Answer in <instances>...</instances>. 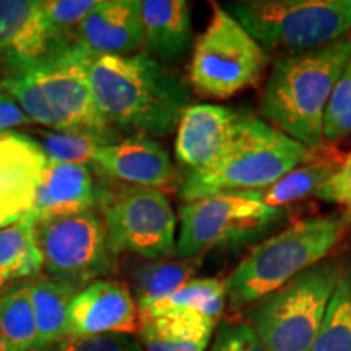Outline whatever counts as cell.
Masks as SVG:
<instances>
[{
  "instance_id": "obj_7",
  "label": "cell",
  "mask_w": 351,
  "mask_h": 351,
  "mask_svg": "<svg viewBox=\"0 0 351 351\" xmlns=\"http://www.w3.org/2000/svg\"><path fill=\"white\" fill-rule=\"evenodd\" d=\"M267 51L225 7L212 2L207 28L197 38L189 82L200 96L228 99L261 80Z\"/></svg>"
},
{
  "instance_id": "obj_11",
  "label": "cell",
  "mask_w": 351,
  "mask_h": 351,
  "mask_svg": "<svg viewBox=\"0 0 351 351\" xmlns=\"http://www.w3.org/2000/svg\"><path fill=\"white\" fill-rule=\"evenodd\" d=\"M80 44L70 43L41 62L25 67L41 88L44 99L67 134H93L117 138V132L99 112L88 83Z\"/></svg>"
},
{
  "instance_id": "obj_21",
  "label": "cell",
  "mask_w": 351,
  "mask_h": 351,
  "mask_svg": "<svg viewBox=\"0 0 351 351\" xmlns=\"http://www.w3.org/2000/svg\"><path fill=\"white\" fill-rule=\"evenodd\" d=\"M320 152L322 148L315 153L314 158L291 169L270 186L257 191H244L243 194L274 208H285L293 202L315 195V192L339 171L345 160L337 153Z\"/></svg>"
},
{
  "instance_id": "obj_36",
  "label": "cell",
  "mask_w": 351,
  "mask_h": 351,
  "mask_svg": "<svg viewBox=\"0 0 351 351\" xmlns=\"http://www.w3.org/2000/svg\"><path fill=\"white\" fill-rule=\"evenodd\" d=\"M0 295H2V291H0Z\"/></svg>"
},
{
  "instance_id": "obj_10",
  "label": "cell",
  "mask_w": 351,
  "mask_h": 351,
  "mask_svg": "<svg viewBox=\"0 0 351 351\" xmlns=\"http://www.w3.org/2000/svg\"><path fill=\"white\" fill-rule=\"evenodd\" d=\"M104 223L112 252L160 261L176 252V215L161 191L137 189L104 195Z\"/></svg>"
},
{
  "instance_id": "obj_33",
  "label": "cell",
  "mask_w": 351,
  "mask_h": 351,
  "mask_svg": "<svg viewBox=\"0 0 351 351\" xmlns=\"http://www.w3.org/2000/svg\"><path fill=\"white\" fill-rule=\"evenodd\" d=\"M315 197L351 212V153L345 158L339 171L315 192Z\"/></svg>"
},
{
  "instance_id": "obj_20",
  "label": "cell",
  "mask_w": 351,
  "mask_h": 351,
  "mask_svg": "<svg viewBox=\"0 0 351 351\" xmlns=\"http://www.w3.org/2000/svg\"><path fill=\"white\" fill-rule=\"evenodd\" d=\"M217 320L199 313L140 320L145 351H205Z\"/></svg>"
},
{
  "instance_id": "obj_12",
  "label": "cell",
  "mask_w": 351,
  "mask_h": 351,
  "mask_svg": "<svg viewBox=\"0 0 351 351\" xmlns=\"http://www.w3.org/2000/svg\"><path fill=\"white\" fill-rule=\"evenodd\" d=\"M140 332L137 301L125 283L98 280L80 289L69 307V337L134 335Z\"/></svg>"
},
{
  "instance_id": "obj_17",
  "label": "cell",
  "mask_w": 351,
  "mask_h": 351,
  "mask_svg": "<svg viewBox=\"0 0 351 351\" xmlns=\"http://www.w3.org/2000/svg\"><path fill=\"white\" fill-rule=\"evenodd\" d=\"M75 43L91 54H137L143 46L140 0H99L78 26Z\"/></svg>"
},
{
  "instance_id": "obj_4",
  "label": "cell",
  "mask_w": 351,
  "mask_h": 351,
  "mask_svg": "<svg viewBox=\"0 0 351 351\" xmlns=\"http://www.w3.org/2000/svg\"><path fill=\"white\" fill-rule=\"evenodd\" d=\"M317 152L261 117L244 114L226 152L210 168L187 173L179 186V197L187 204L226 192L257 191L282 179Z\"/></svg>"
},
{
  "instance_id": "obj_22",
  "label": "cell",
  "mask_w": 351,
  "mask_h": 351,
  "mask_svg": "<svg viewBox=\"0 0 351 351\" xmlns=\"http://www.w3.org/2000/svg\"><path fill=\"white\" fill-rule=\"evenodd\" d=\"M202 257H178L176 261H127V276L135 293L137 307L165 300L184 285L194 280L202 265Z\"/></svg>"
},
{
  "instance_id": "obj_25",
  "label": "cell",
  "mask_w": 351,
  "mask_h": 351,
  "mask_svg": "<svg viewBox=\"0 0 351 351\" xmlns=\"http://www.w3.org/2000/svg\"><path fill=\"white\" fill-rule=\"evenodd\" d=\"M33 213L0 230V291L15 280L34 278L41 274L36 243H34Z\"/></svg>"
},
{
  "instance_id": "obj_3",
  "label": "cell",
  "mask_w": 351,
  "mask_h": 351,
  "mask_svg": "<svg viewBox=\"0 0 351 351\" xmlns=\"http://www.w3.org/2000/svg\"><path fill=\"white\" fill-rule=\"evenodd\" d=\"M351 230V212L298 219L249 251L225 280L226 300L234 309L256 304L296 275L328 258Z\"/></svg>"
},
{
  "instance_id": "obj_9",
  "label": "cell",
  "mask_w": 351,
  "mask_h": 351,
  "mask_svg": "<svg viewBox=\"0 0 351 351\" xmlns=\"http://www.w3.org/2000/svg\"><path fill=\"white\" fill-rule=\"evenodd\" d=\"M33 231L44 276L77 293L116 267L106 223L95 210L36 219Z\"/></svg>"
},
{
  "instance_id": "obj_18",
  "label": "cell",
  "mask_w": 351,
  "mask_h": 351,
  "mask_svg": "<svg viewBox=\"0 0 351 351\" xmlns=\"http://www.w3.org/2000/svg\"><path fill=\"white\" fill-rule=\"evenodd\" d=\"M98 200L99 189L88 166L47 161L34 195L33 215L36 219L70 217L93 210Z\"/></svg>"
},
{
  "instance_id": "obj_32",
  "label": "cell",
  "mask_w": 351,
  "mask_h": 351,
  "mask_svg": "<svg viewBox=\"0 0 351 351\" xmlns=\"http://www.w3.org/2000/svg\"><path fill=\"white\" fill-rule=\"evenodd\" d=\"M208 351H269L251 324H225Z\"/></svg>"
},
{
  "instance_id": "obj_5",
  "label": "cell",
  "mask_w": 351,
  "mask_h": 351,
  "mask_svg": "<svg viewBox=\"0 0 351 351\" xmlns=\"http://www.w3.org/2000/svg\"><path fill=\"white\" fill-rule=\"evenodd\" d=\"M265 51L301 54L348 36L351 0H238L223 5Z\"/></svg>"
},
{
  "instance_id": "obj_6",
  "label": "cell",
  "mask_w": 351,
  "mask_h": 351,
  "mask_svg": "<svg viewBox=\"0 0 351 351\" xmlns=\"http://www.w3.org/2000/svg\"><path fill=\"white\" fill-rule=\"evenodd\" d=\"M343 265L326 258L256 302L252 328L269 351H311Z\"/></svg>"
},
{
  "instance_id": "obj_8",
  "label": "cell",
  "mask_w": 351,
  "mask_h": 351,
  "mask_svg": "<svg viewBox=\"0 0 351 351\" xmlns=\"http://www.w3.org/2000/svg\"><path fill=\"white\" fill-rule=\"evenodd\" d=\"M287 219V208L269 207L243 192L187 202L181 207V236L174 256L199 257L212 249L252 244Z\"/></svg>"
},
{
  "instance_id": "obj_28",
  "label": "cell",
  "mask_w": 351,
  "mask_h": 351,
  "mask_svg": "<svg viewBox=\"0 0 351 351\" xmlns=\"http://www.w3.org/2000/svg\"><path fill=\"white\" fill-rule=\"evenodd\" d=\"M117 138L93 134H67V132H39V147L51 163L85 165L93 163L96 153Z\"/></svg>"
},
{
  "instance_id": "obj_16",
  "label": "cell",
  "mask_w": 351,
  "mask_h": 351,
  "mask_svg": "<svg viewBox=\"0 0 351 351\" xmlns=\"http://www.w3.org/2000/svg\"><path fill=\"white\" fill-rule=\"evenodd\" d=\"M93 165L109 178L137 189L163 191L181 186L168 152L156 140L145 135L106 145L96 153Z\"/></svg>"
},
{
  "instance_id": "obj_2",
  "label": "cell",
  "mask_w": 351,
  "mask_h": 351,
  "mask_svg": "<svg viewBox=\"0 0 351 351\" xmlns=\"http://www.w3.org/2000/svg\"><path fill=\"white\" fill-rule=\"evenodd\" d=\"M350 57L351 34L319 49L280 56L263 88L258 109L263 121L311 150H320L328 99Z\"/></svg>"
},
{
  "instance_id": "obj_27",
  "label": "cell",
  "mask_w": 351,
  "mask_h": 351,
  "mask_svg": "<svg viewBox=\"0 0 351 351\" xmlns=\"http://www.w3.org/2000/svg\"><path fill=\"white\" fill-rule=\"evenodd\" d=\"M311 351H351V263L341 270Z\"/></svg>"
},
{
  "instance_id": "obj_34",
  "label": "cell",
  "mask_w": 351,
  "mask_h": 351,
  "mask_svg": "<svg viewBox=\"0 0 351 351\" xmlns=\"http://www.w3.org/2000/svg\"><path fill=\"white\" fill-rule=\"evenodd\" d=\"M23 124H33V121L12 99V96L0 88V132Z\"/></svg>"
},
{
  "instance_id": "obj_24",
  "label": "cell",
  "mask_w": 351,
  "mask_h": 351,
  "mask_svg": "<svg viewBox=\"0 0 351 351\" xmlns=\"http://www.w3.org/2000/svg\"><path fill=\"white\" fill-rule=\"evenodd\" d=\"M226 304L225 283L217 278H194L153 304L138 307L140 320L153 317H166L186 313H199L218 320Z\"/></svg>"
},
{
  "instance_id": "obj_31",
  "label": "cell",
  "mask_w": 351,
  "mask_h": 351,
  "mask_svg": "<svg viewBox=\"0 0 351 351\" xmlns=\"http://www.w3.org/2000/svg\"><path fill=\"white\" fill-rule=\"evenodd\" d=\"M52 351H143V346L132 335L69 337Z\"/></svg>"
},
{
  "instance_id": "obj_23",
  "label": "cell",
  "mask_w": 351,
  "mask_h": 351,
  "mask_svg": "<svg viewBox=\"0 0 351 351\" xmlns=\"http://www.w3.org/2000/svg\"><path fill=\"white\" fill-rule=\"evenodd\" d=\"M28 285L38 326V351H49L69 339V307L77 291L46 276Z\"/></svg>"
},
{
  "instance_id": "obj_14",
  "label": "cell",
  "mask_w": 351,
  "mask_h": 351,
  "mask_svg": "<svg viewBox=\"0 0 351 351\" xmlns=\"http://www.w3.org/2000/svg\"><path fill=\"white\" fill-rule=\"evenodd\" d=\"M46 165L38 142L19 132H0V230L33 213Z\"/></svg>"
},
{
  "instance_id": "obj_26",
  "label": "cell",
  "mask_w": 351,
  "mask_h": 351,
  "mask_svg": "<svg viewBox=\"0 0 351 351\" xmlns=\"http://www.w3.org/2000/svg\"><path fill=\"white\" fill-rule=\"evenodd\" d=\"M0 335L13 351H38V326L28 283L13 285L0 295Z\"/></svg>"
},
{
  "instance_id": "obj_15",
  "label": "cell",
  "mask_w": 351,
  "mask_h": 351,
  "mask_svg": "<svg viewBox=\"0 0 351 351\" xmlns=\"http://www.w3.org/2000/svg\"><path fill=\"white\" fill-rule=\"evenodd\" d=\"M244 114L218 104H191L176 129L174 152L179 165L192 173L217 163L234 138Z\"/></svg>"
},
{
  "instance_id": "obj_19",
  "label": "cell",
  "mask_w": 351,
  "mask_h": 351,
  "mask_svg": "<svg viewBox=\"0 0 351 351\" xmlns=\"http://www.w3.org/2000/svg\"><path fill=\"white\" fill-rule=\"evenodd\" d=\"M143 46L163 62L179 59L192 43L191 5L186 0H142Z\"/></svg>"
},
{
  "instance_id": "obj_35",
  "label": "cell",
  "mask_w": 351,
  "mask_h": 351,
  "mask_svg": "<svg viewBox=\"0 0 351 351\" xmlns=\"http://www.w3.org/2000/svg\"><path fill=\"white\" fill-rule=\"evenodd\" d=\"M0 351H13L10 346L7 345V341L2 339V335H0Z\"/></svg>"
},
{
  "instance_id": "obj_1",
  "label": "cell",
  "mask_w": 351,
  "mask_h": 351,
  "mask_svg": "<svg viewBox=\"0 0 351 351\" xmlns=\"http://www.w3.org/2000/svg\"><path fill=\"white\" fill-rule=\"evenodd\" d=\"M82 60L96 106L112 127L168 135L191 106L184 82L148 52L99 56L83 49Z\"/></svg>"
},
{
  "instance_id": "obj_29",
  "label": "cell",
  "mask_w": 351,
  "mask_h": 351,
  "mask_svg": "<svg viewBox=\"0 0 351 351\" xmlns=\"http://www.w3.org/2000/svg\"><path fill=\"white\" fill-rule=\"evenodd\" d=\"M351 135V57L333 86L324 117V143H339Z\"/></svg>"
},
{
  "instance_id": "obj_13",
  "label": "cell",
  "mask_w": 351,
  "mask_h": 351,
  "mask_svg": "<svg viewBox=\"0 0 351 351\" xmlns=\"http://www.w3.org/2000/svg\"><path fill=\"white\" fill-rule=\"evenodd\" d=\"M65 41L47 23L43 2L0 0V59L20 70L41 62L64 46Z\"/></svg>"
},
{
  "instance_id": "obj_30",
  "label": "cell",
  "mask_w": 351,
  "mask_h": 351,
  "mask_svg": "<svg viewBox=\"0 0 351 351\" xmlns=\"http://www.w3.org/2000/svg\"><path fill=\"white\" fill-rule=\"evenodd\" d=\"M98 2L99 0H44L43 10L56 34L65 41H75L78 26Z\"/></svg>"
}]
</instances>
